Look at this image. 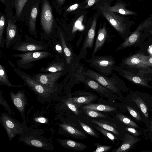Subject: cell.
<instances>
[{
  "instance_id": "cell-9",
  "label": "cell",
  "mask_w": 152,
  "mask_h": 152,
  "mask_svg": "<svg viewBox=\"0 0 152 152\" xmlns=\"http://www.w3.org/2000/svg\"><path fill=\"white\" fill-rule=\"evenodd\" d=\"M83 74L96 81L110 91L115 93L118 91V77L113 73L111 77H108L94 70L88 69L84 71Z\"/></svg>"
},
{
  "instance_id": "cell-32",
  "label": "cell",
  "mask_w": 152,
  "mask_h": 152,
  "mask_svg": "<svg viewBox=\"0 0 152 152\" xmlns=\"http://www.w3.org/2000/svg\"><path fill=\"white\" fill-rule=\"evenodd\" d=\"M5 24V18L4 16L1 15L0 19V47L3 48L5 45V39L3 33Z\"/></svg>"
},
{
  "instance_id": "cell-10",
  "label": "cell",
  "mask_w": 152,
  "mask_h": 152,
  "mask_svg": "<svg viewBox=\"0 0 152 152\" xmlns=\"http://www.w3.org/2000/svg\"><path fill=\"white\" fill-rule=\"evenodd\" d=\"M152 26V14L138 26L135 30L116 49L117 51L132 46L137 41L142 32Z\"/></svg>"
},
{
  "instance_id": "cell-27",
  "label": "cell",
  "mask_w": 152,
  "mask_h": 152,
  "mask_svg": "<svg viewBox=\"0 0 152 152\" xmlns=\"http://www.w3.org/2000/svg\"><path fill=\"white\" fill-rule=\"evenodd\" d=\"M37 13V7H33L30 14L29 24V29L30 34L34 36L35 38H37L36 21Z\"/></svg>"
},
{
  "instance_id": "cell-48",
  "label": "cell",
  "mask_w": 152,
  "mask_h": 152,
  "mask_svg": "<svg viewBox=\"0 0 152 152\" xmlns=\"http://www.w3.org/2000/svg\"><path fill=\"white\" fill-rule=\"evenodd\" d=\"M150 133H152V120L151 122V126L150 127Z\"/></svg>"
},
{
  "instance_id": "cell-29",
  "label": "cell",
  "mask_w": 152,
  "mask_h": 152,
  "mask_svg": "<svg viewBox=\"0 0 152 152\" xmlns=\"http://www.w3.org/2000/svg\"><path fill=\"white\" fill-rule=\"evenodd\" d=\"M116 116L118 120L127 126L140 129L138 125L136 123L124 115L122 114H117Z\"/></svg>"
},
{
  "instance_id": "cell-30",
  "label": "cell",
  "mask_w": 152,
  "mask_h": 152,
  "mask_svg": "<svg viewBox=\"0 0 152 152\" xmlns=\"http://www.w3.org/2000/svg\"><path fill=\"white\" fill-rule=\"evenodd\" d=\"M72 101L78 107L82 105L87 104L93 101L94 98L91 96H82L72 97Z\"/></svg>"
},
{
  "instance_id": "cell-20",
  "label": "cell",
  "mask_w": 152,
  "mask_h": 152,
  "mask_svg": "<svg viewBox=\"0 0 152 152\" xmlns=\"http://www.w3.org/2000/svg\"><path fill=\"white\" fill-rule=\"evenodd\" d=\"M56 140L64 148L76 151H83L88 147L83 143L70 139H57Z\"/></svg>"
},
{
  "instance_id": "cell-34",
  "label": "cell",
  "mask_w": 152,
  "mask_h": 152,
  "mask_svg": "<svg viewBox=\"0 0 152 152\" xmlns=\"http://www.w3.org/2000/svg\"><path fill=\"white\" fill-rule=\"evenodd\" d=\"M65 103L68 107L75 115H79L80 111L77 105L73 102L72 97L69 98L65 101Z\"/></svg>"
},
{
  "instance_id": "cell-47",
  "label": "cell",
  "mask_w": 152,
  "mask_h": 152,
  "mask_svg": "<svg viewBox=\"0 0 152 152\" xmlns=\"http://www.w3.org/2000/svg\"><path fill=\"white\" fill-rule=\"evenodd\" d=\"M79 4L77 3L74 4L69 7L66 10V12H71L78 8Z\"/></svg>"
},
{
  "instance_id": "cell-35",
  "label": "cell",
  "mask_w": 152,
  "mask_h": 152,
  "mask_svg": "<svg viewBox=\"0 0 152 152\" xmlns=\"http://www.w3.org/2000/svg\"><path fill=\"white\" fill-rule=\"evenodd\" d=\"M96 129L100 132L104 136L106 137L109 139L114 142H115V140L117 139V137L112 134L101 127L96 126Z\"/></svg>"
},
{
  "instance_id": "cell-46",
  "label": "cell",
  "mask_w": 152,
  "mask_h": 152,
  "mask_svg": "<svg viewBox=\"0 0 152 152\" xmlns=\"http://www.w3.org/2000/svg\"><path fill=\"white\" fill-rule=\"evenodd\" d=\"M35 120L37 122L42 124L47 123L48 122L47 119L45 117L41 116L36 118Z\"/></svg>"
},
{
  "instance_id": "cell-43",
  "label": "cell",
  "mask_w": 152,
  "mask_h": 152,
  "mask_svg": "<svg viewBox=\"0 0 152 152\" xmlns=\"http://www.w3.org/2000/svg\"><path fill=\"white\" fill-rule=\"evenodd\" d=\"M152 65V57L139 64L137 66L138 67H144L147 66Z\"/></svg>"
},
{
  "instance_id": "cell-2",
  "label": "cell",
  "mask_w": 152,
  "mask_h": 152,
  "mask_svg": "<svg viewBox=\"0 0 152 152\" xmlns=\"http://www.w3.org/2000/svg\"><path fill=\"white\" fill-rule=\"evenodd\" d=\"M0 123L5 130L10 142L17 135L20 136L29 130L26 124L20 122L6 113H1Z\"/></svg>"
},
{
  "instance_id": "cell-21",
  "label": "cell",
  "mask_w": 152,
  "mask_h": 152,
  "mask_svg": "<svg viewBox=\"0 0 152 152\" xmlns=\"http://www.w3.org/2000/svg\"><path fill=\"white\" fill-rule=\"evenodd\" d=\"M85 83L89 87L101 94L106 96L109 92L107 89L99 83L88 76L84 75Z\"/></svg>"
},
{
  "instance_id": "cell-4",
  "label": "cell",
  "mask_w": 152,
  "mask_h": 152,
  "mask_svg": "<svg viewBox=\"0 0 152 152\" xmlns=\"http://www.w3.org/2000/svg\"><path fill=\"white\" fill-rule=\"evenodd\" d=\"M85 61L99 73L105 76L112 75L116 66L115 61L111 56H92V58Z\"/></svg>"
},
{
  "instance_id": "cell-44",
  "label": "cell",
  "mask_w": 152,
  "mask_h": 152,
  "mask_svg": "<svg viewBox=\"0 0 152 152\" xmlns=\"http://www.w3.org/2000/svg\"><path fill=\"white\" fill-rule=\"evenodd\" d=\"M125 129L135 137H137L140 135L139 132L133 127H127Z\"/></svg>"
},
{
  "instance_id": "cell-49",
  "label": "cell",
  "mask_w": 152,
  "mask_h": 152,
  "mask_svg": "<svg viewBox=\"0 0 152 152\" xmlns=\"http://www.w3.org/2000/svg\"><path fill=\"white\" fill-rule=\"evenodd\" d=\"M58 1L60 4H62L65 0H58Z\"/></svg>"
},
{
  "instance_id": "cell-52",
  "label": "cell",
  "mask_w": 152,
  "mask_h": 152,
  "mask_svg": "<svg viewBox=\"0 0 152 152\" xmlns=\"http://www.w3.org/2000/svg\"></svg>"
},
{
  "instance_id": "cell-6",
  "label": "cell",
  "mask_w": 152,
  "mask_h": 152,
  "mask_svg": "<svg viewBox=\"0 0 152 152\" xmlns=\"http://www.w3.org/2000/svg\"><path fill=\"white\" fill-rule=\"evenodd\" d=\"M101 9L102 15L121 36L125 35L130 27L134 23L128 18L118 15L104 7Z\"/></svg>"
},
{
  "instance_id": "cell-15",
  "label": "cell",
  "mask_w": 152,
  "mask_h": 152,
  "mask_svg": "<svg viewBox=\"0 0 152 152\" xmlns=\"http://www.w3.org/2000/svg\"><path fill=\"white\" fill-rule=\"evenodd\" d=\"M19 37L17 32V26L11 20H9L6 29L5 46L8 49L13 45Z\"/></svg>"
},
{
  "instance_id": "cell-14",
  "label": "cell",
  "mask_w": 152,
  "mask_h": 152,
  "mask_svg": "<svg viewBox=\"0 0 152 152\" xmlns=\"http://www.w3.org/2000/svg\"><path fill=\"white\" fill-rule=\"evenodd\" d=\"M57 37L60 42L64 52L65 59L69 68L72 64L74 61L72 49L66 38L63 32L59 31L56 34Z\"/></svg>"
},
{
  "instance_id": "cell-11",
  "label": "cell",
  "mask_w": 152,
  "mask_h": 152,
  "mask_svg": "<svg viewBox=\"0 0 152 152\" xmlns=\"http://www.w3.org/2000/svg\"><path fill=\"white\" fill-rule=\"evenodd\" d=\"M66 72H59L55 73H44L33 75L32 77L41 84L49 88H59L60 85L57 82L59 78Z\"/></svg>"
},
{
  "instance_id": "cell-40",
  "label": "cell",
  "mask_w": 152,
  "mask_h": 152,
  "mask_svg": "<svg viewBox=\"0 0 152 152\" xmlns=\"http://www.w3.org/2000/svg\"><path fill=\"white\" fill-rule=\"evenodd\" d=\"M96 147V149L93 152H106L110 151L112 148L111 146H105L101 145L100 143H96L94 144Z\"/></svg>"
},
{
  "instance_id": "cell-42",
  "label": "cell",
  "mask_w": 152,
  "mask_h": 152,
  "mask_svg": "<svg viewBox=\"0 0 152 152\" xmlns=\"http://www.w3.org/2000/svg\"><path fill=\"white\" fill-rule=\"evenodd\" d=\"M84 17V15H82L75 21L72 27V34L74 33L80 28L82 23Z\"/></svg>"
},
{
  "instance_id": "cell-5",
  "label": "cell",
  "mask_w": 152,
  "mask_h": 152,
  "mask_svg": "<svg viewBox=\"0 0 152 152\" xmlns=\"http://www.w3.org/2000/svg\"><path fill=\"white\" fill-rule=\"evenodd\" d=\"M53 56V54L49 50L26 52L12 55V57L20 58L17 61L16 64L19 67L22 69L31 68L34 66L32 63L33 62Z\"/></svg>"
},
{
  "instance_id": "cell-26",
  "label": "cell",
  "mask_w": 152,
  "mask_h": 152,
  "mask_svg": "<svg viewBox=\"0 0 152 152\" xmlns=\"http://www.w3.org/2000/svg\"><path fill=\"white\" fill-rule=\"evenodd\" d=\"M49 47L59 57L65 59V56L61 44L58 38L55 37L48 41Z\"/></svg>"
},
{
  "instance_id": "cell-37",
  "label": "cell",
  "mask_w": 152,
  "mask_h": 152,
  "mask_svg": "<svg viewBox=\"0 0 152 152\" xmlns=\"http://www.w3.org/2000/svg\"><path fill=\"white\" fill-rule=\"evenodd\" d=\"M0 103L4 107L5 110L9 114L13 116L14 115L15 113L14 111L11 110L7 102L2 96L1 90L0 91Z\"/></svg>"
},
{
  "instance_id": "cell-16",
  "label": "cell",
  "mask_w": 152,
  "mask_h": 152,
  "mask_svg": "<svg viewBox=\"0 0 152 152\" xmlns=\"http://www.w3.org/2000/svg\"><path fill=\"white\" fill-rule=\"evenodd\" d=\"M140 138L129 134H125L124 141L115 152H126L130 150L137 142L140 140Z\"/></svg>"
},
{
  "instance_id": "cell-19",
  "label": "cell",
  "mask_w": 152,
  "mask_h": 152,
  "mask_svg": "<svg viewBox=\"0 0 152 152\" xmlns=\"http://www.w3.org/2000/svg\"><path fill=\"white\" fill-rule=\"evenodd\" d=\"M107 31L104 26L102 28H100L98 31L97 35L92 56H94L99 51L107 41Z\"/></svg>"
},
{
  "instance_id": "cell-23",
  "label": "cell",
  "mask_w": 152,
  "mask_h": 152,
  "mask_svg": "<svg viewBox=\"0 0 152 152\" xmlns=\"http://www.w3.org/2000/svg\"><path fill=\"white\" fill-rule=\"evenodd\" d=\"M132 100L140 110L145 118H148V107L144 99L138 95L134 94L132 96Z\"/></svg>"
},
{
  "instance_id": "cell-50",
  "label": "cell",
  "mask_w": 152,
  "mask_h": 152,
  "mask_svg": "<svg viewBox=\"0 0 152 152\" xmlns=\"http://www.w3.org/2000/svg\"><path fill=\"white\" fill-rule=\"evenodd\" d=\"M149 51L152 54V48H151L149 49Z\"/></svg>"
},
{
  "instance_id": "cell-31",
  "label": "cell",
  "mask_w": 152,
  "mask_h": 152,
  "mask_svg": "<svg viewBox=\"0 0 152 152\" xmlns=\"http://www.w3.org/2000/svg\"><path fill=\"white\" fill-rule=\"evenodd\" d=\"M90 121L97 125L106 130L113 132L116 135H119V132L116 128L109 124L103 122L101 121L94 120H91Z\"/></svg>"
},
{
  "instance_id": "cell-12",
  "label": "cell",
  "mask_w": 152,
  "mask_h": 152,
  "mask_svg": "<svg viewBox=\"0 0 152 152\" xmlns=\"http://www.w3.org/2000/svg\"><path fill=\"white\" fill-rule=\"evenodd\" d=\"M10 93L14 106L20 112L23 123L26 125L25 110L26 106L28 104L24 92L19 90L16 93L12 91H10Z\"/></svg>"
},
{
  "instance_id": "cell-8",
  "label": "cell",
  "mask_w": 152,
  "mask_h": 152,
  "mask_svg": "<svg viewBox=\"0 0 152 152\" xmlns=\"http://www.w3.org/2000/svg\"><path fill=\"white\" fill-rule=\"evenodd\" d=\"M41 21L44 32L42 35V38L48 41L56 37L53 34V18L51 7L46 0L43 4Z\"/></svg>"
},
{
  "instance_id": "cell-7",
  "label": "cell",
  "mask_w": 152,
  "mask_h": 152,
  "mask_svg": "<svg viewBox=\"0 0 152 152\" xmlns=\"http://www.w3.org/2000/svg\"><path fill=\"white\" fill-rule=\"evenodd\" d=\"M24 39L19 37L13 45L12 50L26 52L49 50L48 43L37 40L25 35Z\"/></svg>"
},
{
  "instance_id": "cell-24",
  "label": "cell",
  "mask_w": 152,
  "mask_h": 152,
  "mask_svg": "<svg viewBox=\"0 0 152 152\" xmlns=\"http://www.w3.org/2000/svg\"><path fill=\"white\" fill-rule=\"evenodd\" d=\"M59 126L65 132L75 138H82L86 136L83 132L67 124H60Z\"/></svg>"
},
{
  "instance_id": "cell-39",
  "label": "cell",
  "mask_w": 152,
  "mask_h": 152,
  "mask_svg": "<svg viewBox=\"0 0 152 152\" xmlns=\"http://www.w3.org/2000/svg\"><path fill=\"white\" fill-rule=\"evenodd\" d=\"M85 113L88 116L94 118H105L106 116L96 110H86Z\"/></svg>"
},
{
  "instance_id": "cell-3",
  "label": "cell",
  "mask_w": 152,
  "mask_h": 152,
  "mask_svg": "<svg viewBox=\"0 0 152 152\" xmlns=\"http://www.w3.org/2000/svg\"><path fill=\"white\" fill-rule=\"evenodd\" d=\"M18 142H21L30 146L53 151L54 147L52 142L42 135L37 130H29L19 137Z\"/></svg>"
},
{
  "instance_id": "cell-25",
  "label": "cell",
  "mask_w": 152,
  "mask_h": 152,
  "mask_svg": "<svg viewBox=\"0 0 152 152\" xmlns=\"http://www.w3.org/2000/svg\"><path fill=\"white\" fill-rule=\"evenodd\" d=\"M81 108L83 110H90L96 111L110 112L115 110L114 107L102 104H91L83 106Z\"/></svg>"
},
{
  "instance_id": "cell-28",
  "label": "cell",
  "mask_w": 152,
  "mask_h": 152,
  "mask_svg": "<svg viewBox=\"0 0 152 152\" xmlns=\"http://www.w3.org/2000/svg\"><path fill=\"white\" fill-rule=\"evenodd\" d=\"M0 85H4L9 87H21L23 85H18L12 84L9 81L7 73L4 66L0 64Z\"/></svg>"
},
{
  "instance_id": "cell-22",
  "label": "cell",
  "mask_w": 152,
  "mask_h": 152,
  "mask_svg": "<svg viewBox=\"0 0 152 152\" xmlns=\"http://www.w3.org/2000/svg\"><path fill=\"white\" fill-rule=\"evenodd\" d=\"M150 57L141 53H138L125 58L122 62L125 65L137 66L139 64L148 60Z\"/></svg>"
},
{
  "instance_id": "cell-13",
  "label": "cell",
  "mask_w": 152,
  "mask_h": 152,
  "mask_svg": "<svg viewBox=\"0 0 152 152\" xmlns=\"http://www.w3.org/2000/svg\"><path fill=\"white\" fill-rule=\"evenodd\" d=\"M69 69L66 60L58 57L48 63L46 66L42 67L39 72L44 73L66 72Z\"/></svg>"
},
{
  "instance_id": "cell-36",
  "label": "cell",
  "mask_w": 152,
  "mask_h": 152,
  "mask_svg": "<svg viewBox=\"0 0 152 152\" xmlns=\"http://www.w3.org/2000/svg\"><path fill=\"white\" fill-rule=\"evenodd\" d=\"M81 127L89 134L94 137L98 138L94 130L90 126L81 122L80 120L78 121Z\"/></svg>"
},
{
  "instance_id": "cell-1",
  "label": "cell",
  "mask_w": 152,
  "mask_h": 152,
  "mask_svg": "<svg viewBox=\"0 0 152 152\" xmlns=\"http://www.w3.org/2000/svg\"><path fill=\"white\" fill-rule=\"evenodd\" d=\"M13 69L16 74L23 81L25 84L36 94L43 97L47 98L54 95L59 88H49L39 83L32 76L15 67Z\"/></svg>"
},
{
  "instance_id": "cell-38",
  "label": "cell",
  "mask_w": 152,
  "mask_h": 152,
  "mask_svg": "<svg viewBox=\"0 0 152 152\" xmlns=\"http://www.w3.org/2000/svg\"><path fill=\"white\" fill-rule=\"evenodd\" d=\"M27 0H16L15 2L16 14L19 17Z\"/></svg>"
},
{
  "instance_id": "cell-51",
  "label": "cell",
  "mask_w": 152,
  "mask_h": 152,
  "mask_svg": "<svg viewBox=\"0 0 152 152\" xmlns=\"http://www.w3.org/2000/svg\"><path fill=\"white\" fill-rule=\"evenodd\" d=\"M0 1L2 2H4V0H0Z\"/></svg>"
},
{
  "instance_id": "cell-18",
  "label": "cell",
  "mask_w": 152,
  "mask_h": 152,
  "mask_svg": "<svg viewBox=\"0 0 152 152\" xmlns=\"http://www.w3.org/2000/svg\"><path fill=\"white\" fill-rule=\"evenodd\" d=\"M128 5L123 2H117L113 6H107L104 7L107 10L113 12H116L124 15H137V13L126 8Z\"/></svg>"
},
{
  "instance_id": "cell-17",
  "label": "cell",
  "mask_w": 152,
  "mask_h": 152,
  "mask_svg": "<svg viewBox=\"0 0 152 152\" xmlns=\"http://www.w3.org/2000/svg\"><path fill=\"white\" fill-rule=\"evenodd\" d=\"M96 26V18L94 19L91 27L88 32L81 49V52L84 51L87 48L92 49L93 45L95 31Z\"/></svg>"
},
{
  "instance_id": "cell-33",
  "label": "cell",
  "mask_w": 152,
  "mask_h": 152,
  "mask_svg": "<svg viewBox=\"0 0 152 152\" xmlns=\"http://www.w3.org/2000/svg\"><path fill=\"white\" fill-rule=\"evenodd\" d=\"M123 76L129 80L133 82L145 87H148L149 86L146 81L142 78L137 76H129L124 73L123 75Z\"/></svg>"
},
{
  "instance_id": "cell-45",
  "label": "cell",
  "mask_w": 152,
  "mask_h": 152,
  "mask_svg": "<svg viewBox=\"0 0 152 152\" xmlns=\"http://www.w3.org/2000/svg\"><path fill=\"white\" fill-rule=\"evenodd\" d=\"M99 0H87V4L84 7L85 8H88L97 3Z\"/></svg>"
},
{
  "instance_id": "cell-41",
  "label": "cell",
  "mask_w": 152,
  "mask_h": 152,
  "mask_svg": "<svg viewBox=\"0 0 152 152\" xmlns=\"http://www.w3.org/2000/svg\"><path fill=\"white\" fill-rule=\"evenodd\" d=\"M126 109L130 114L135 119L138 121L141 120V117L140 114L135 109L129 106H125Z\"/></svg>"
}]
</instances>
